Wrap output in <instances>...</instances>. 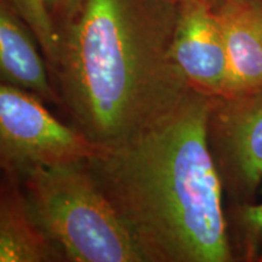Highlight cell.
Instances as JSON below:
<instances>
[{
	"mask_svg": "<svg viewBox=\"0 0 262 262\" xmlns=\"http://www.w3.org/2000/svg\"><path fill=\"white\" fill-rule=\"evenodd\" d=\"M50 68L32 29L6 0H0V83L37 95L45 103H61Z\"/></svg>",
	"mask_w": 262,
	"mask_h": 262,
	"instance_id": "obj_8",
	"label": "cell"
},
{
	"mask_svg": "<svg viewBox=\"0 0 262 262\" xmlns=\"http://www.w3.org/2000/svg\"><path fill=\"white\" fill-rule=\"evenodd\" d=\"M168 2H172V3H179V2H181V0H168Z\"/></svg>",
	"mask_w": 262,
	"mask_h": 262,
	"instance_id": "obj_14",
	"label": "cell"
},
{
	"mask_svg": "<svg viewBox=\"0 0 262 262\" xmlns=\"http://www.w3.org/2000/svg\"><path fill=\"white\" fill-rule=\"evenodd\" d=\"M102 148L52 114L37 95L0 83V172L21 179L33 169L85 162Z\"/></svg>",
	"mask_w": 262,
	"mask_h": 262,
	"instance_id": "obj_4",
	"label": "cell"
},
{
	"mask_svg": "<svg viewBox=\"0 0 262 262\" xmlns=\"http://www.w3.org/2000/svg\"><path fill=\"white\" fill-rule=\"evenodd\" d=\"M85 162L40 166L19 179L33 220L63 261L145 262Z\"/></svg>",
	"mask_w": 262,
	"mask_h": 262,
	"instance_id": "obj_3",
	"label": "cell"
},
{
	"mask_svg": "<svg viewBox=\"0 0 262 262\" xmlns=\"http://www.w3.org/2000/svg\"><path fill=\"white\" fill-rule=\"evenodd\" d=\"M63 261L33 220L21 182L0 172V262Z\"/></svg>",
	"mask_w": 262,
	"mask_h": 262,
	"instance_id": "obj_9",
	"label": "cell"
},
{
	"mask_svg": "<svg viewBox=\"0 0 262 262\" xmlns=\"http://www.w3.org/2000/svg\"><path fill=\"white\" fill-rule=\"evenodd\" d=\"M79 0H47L49 11L55 21V16L66 18Z\"/></svg>",
	"mask_w": 262,
	"mask_h": 262,
	"instance_id": "obj_12",
	"label": "cell"
},
{
	"mask_svg": "<svg viewBox=\"0 0 262 262\" xmlns=\"http://www.w3.org/2000/svg\"><path fill=\"white\" fill-rule=\"evenodd\" d=\"M170 57L193 89L225 96L228 62L217 16L208 0L178 3Z\"/></svg>",
	"mask_w": 262,
	"mask_h": 262,
	"instance_id": "obj_6",
	"label": "cell"
},
{
	"mask_svg": "<svg viewBox=\"0 0 262 262\" xmlns=\"http://www.w3.org/2000/svg\"><path fill=\"white\" fill-rule=\"evenodd\" d=\"M214 100L189 88L135 137L85 162L145 262L233 261L208 140Z\"/></svg>",
	"mask_w": 262,
	"mask_h": 262,
	"instance_id": "obj_1",
	"label": "cell"
},
{
	"mask_svg": "<svg viewBox=\"0 0 262 262\" xmlns=\"http://www.w3.org/2000/svg\"><path fill=\"white\" fill-rule=\"evenodd\" d=\"M241 219L248 234L254 237L262 235V203H249L241 206Z\"/></svg>",
	"mask_w": 262,
	"mask_h": 262,
	"instance_id": "obj_11",
	"label": "cell"
},
{
	"mask_svg": "<svg viewBox=\"0 0 262 262\" xmlns=\"http://www.w3.org/2000/svg\"><path fill=\"white\" fill-rule=\"evenodd\" d=\"M176 14L168 0H79L64 18L51 73L94 145L127 142L191 88L170 57Z\"/></svg>",
	"mask_w": 262,
	"mask_h": 262,
	"instance_id": "obj_2",
	"label": "cell"
},
{
	"mask_svg": "<svg viewBox=\"0 0 262 262\" xmlns=\"http://www.w3.org/2000/svg\"><path fill=\"white\" fill-rule=\"evenodd\" d=\"M208 140L224 191L239 205L262 185V89L215 97Z\"/></svg>",
	"mask_w": 262,
	"mask_h": 262,
	"instance_id": "obj_5",
	"label": "cell"
},
{
	"mask_svg": "<svg viewBox=\"0 0 262 262\" xmlns=\"http://www.w3.org/2000/svg\"><path fill=\"white\" fill-rule=\"evenodd\" d=\"M32 29L52 72L58 48V31L47 0H6Z\"/></svg>",
	"mask_w": 262,
	"mask_h": 262,
	"instance_id": "obj_10",
	"label": "cell"
},
{
	"mask_svg": "<svg viewBox=\"0 0 262 262\" xmlns=\"http://www.w3.org/2000/svg\"><path fill=\"white\" fill-rule=\"evenodd\" d=\"M210 3L212 8L219 6L221 4H226V3H247V2H258V0H208Z\"/></svg>",
	"mask_w": 262,
	"mask_h": 262,
	"instance_id": "obj_13",
	"label": "cell"
},
{
	"mask_svg": "<svg viewBox=\"0 0 262 262\" xmlns=\"http://www.w3.org/2000/svg\"><path fill=\"white\" fill-rule=\"evenodd\" d=\"M214 9L228 62L227 95L262 89V0L226 3Z\"/></svg>",
	"mask_w": 262,
	"mask_h": 262,
	"instance_id": "obj_7",
	"label": "cell"
}]
</instances>
